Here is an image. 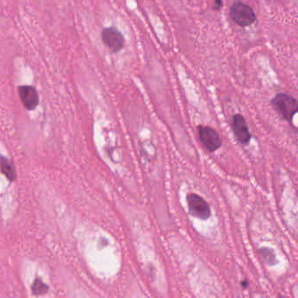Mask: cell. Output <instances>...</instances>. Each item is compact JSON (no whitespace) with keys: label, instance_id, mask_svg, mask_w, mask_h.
<instances>
[{"label":"cell","instance_id":"7","mask_svg":"<svg viewBox=\"0 0 298 298\" xmlns=\"http://www.w3.org/2000/svg\"><path fill=\"white\" fill-rule=\"evenodd\" d=\"M18 96L22 101L23 105L28 110H35L39 104V96L34 87L20 86L18 87Z\"/></svg>","mask_w":298,"mask_h":298},{"label":"cell","instance_id":"3","mask_svg":"<svg viewBox=\"0 0 298 298\" xmlns=\"http://www.w3.org/2000/svg\"><path fill=\"white\" fill-rule=\"evenodd\" d=\"M186 201L188 205L190 214L198 219H209L211 217V208L209 204L199 195L195 193H189L186 196Z\"/></svg>","mask_w":298,"mask_h":298},{"label":"cell","instance_id":"10","mask_svg":"<svg viewBox=\"0 0 298 298\" xmlns=\"http://www.w3.org/2000/svg\"><path fill=\"white\" fill-rule=\"evenodd\" d=\"M223 5V0H215V5L214 9L219 10Z\"/></svg>","mask_w":298,"mask_h":298},{"label":"cell","instance_id":"1","mask_svg":"<svg viewBox=\"0 0 298 298\" xmlns=\"http://www.w3.org/2000/svg\"><path fill=\"white\" fill-rule=\"evenodd\" d=\"M271 105L282 118L289 123L292 122L294 116L298 113L297 99L284 93L276 95L271 100Z\"/></svg>","mask_w":298,"mask_h":298},{"label":"cell","instance_id":"4","mask_svg":"<svg viewBox=\"0 0 298 298\" xmlns=\"http://www.w3.org/2000/svg\"><path fill=\"white\" fill-rule=\"evenodd\" d=\"M101 40L112 53H118L124 48L125 39L115 27H107L101 32Z\"/></svg>","mask_w":298,"mask_h":298},{"label":"cell","instance_id":"2","mask_svg":"<svg viewBox=\"0 0 298 298\" xmlns=\"http://www.w3.org/2000/svg\"><path fill=\"white\" fill-rule=\"evenodd\" d=\"M230 17L240 27H246L256 20L254 10L242 2H235L230 9Z\"/></svg>","mask_w":298,"mask_h":298},{"label":"cell","instance_id":"11","mask_svg":"<svg viewBox=\"0 0 298 298\" xmlns=\"http://www.w3.org/2000/svg\"><path fill=\"white\" fill-rule=\"evenodd\" d=\"M241 286H244V287H247L248 285H247V281H244V282H241Z\"/></svg>","mask_w":298,"mask_h":298},{"label":"cell","instance_id":"6","mask_svg":"<svg viewBox=\"0 0 298 298\" xmlns=\"http://www.w3.org/2000/svg\"><path fill=\"white\" fill-rule=\"evenodd\" d=\"M232 129L233 135L240 144L247 145L249 143L251 135L243 116L236 114L232 116Z\"/></svg>","mask_w":298,"mask_h":298},{"label":"cell","instance_id":"9","mask_svg":"<svg viewBox=\"0 0 298 298\" xmlns=\"http://www.w3.org/2000/svg\"><path fill=\"white\" fill-rule=\"evenodd\" d=\"M49 289V287L47 285L45 284L44 282L40 279H36L33 286H32V290H33V293L37 296H40V295H43V294L47 293Z\"/></svg>","mask_w":298,"mask_h":298},{"label":"cell","instance_id":"5","mask_svg":"<svg viewBox=\"0 0 298 298\" xmlns=\"http://www.w3.org/2000/svg\"><path fill=\"white\" fill-rule=\"evenodd\" d=\"M198 133L202 145L210 152H215L221 146V139L218 132L210 126L199 125L198 126Z\"/></svg>","mask_w":298,"mask_h":298},{"label":"cell","instance_id":"8","mask_svg":"<svg viewBox=\"0 0 298 298\" xmlns=\"http://www.w3.org/2000/svg\"><path fill=\"white\" fill-rule=\"evenodd\" d=\"M0 169L3 172V174H5V177L8 180H11V181H14L16 180L17 174H16L15 168L13 166V164L4 157L0 158Z\"/></svg>","mask_w":298,"mask_h":298}]
</instances>
